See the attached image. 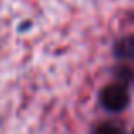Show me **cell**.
<instances>
[{
    "instance_id": "cell-1",
    "label": "cell",
    "mask_w": 134,
    "mask_h": 134,
    "mask_svg": "<svg viewBox=\"0 0 134 134\" xmlns=\"http://www.w3.org/2000/svg\"><path fill=\"white\" fill-rule=\"evenodd\" d=\"M129 91H127L126 84L122 83H114L103 88L102 95H100V102H102L103 108L108 112H122L129 107Z\"/></svg>"
},
{
    "instance_id": "cell-2",
    "label": "cell",
    "mask_w": 134,
    "mask_h": 134,
    "mask_svg": "<svg viewBox=\"0 0 134 134\" xmlns=\"http://www.w3.org/2000/svg\"><path fill=\"white\" fill-rule=\"evenodd\" d=\"M115 55L124 60H134V36L120 38L115 45Z\"/></svg>"
},
{
    "instance_id": "cell-3",
    "label": "cell",
    "mask_w": 134,
    "mask_h": 134,
    "mask_svg": "<svg viewBox=\"0 0 134 134\" xmlns=\"http://www.w3.org/2000/svg\"><path fill=\"white\" fill-rule=\"evenodd\" d=\"M95 134H126L124 127L115 122H103L95 129Z\"/></svg>"
}]
</instances>
